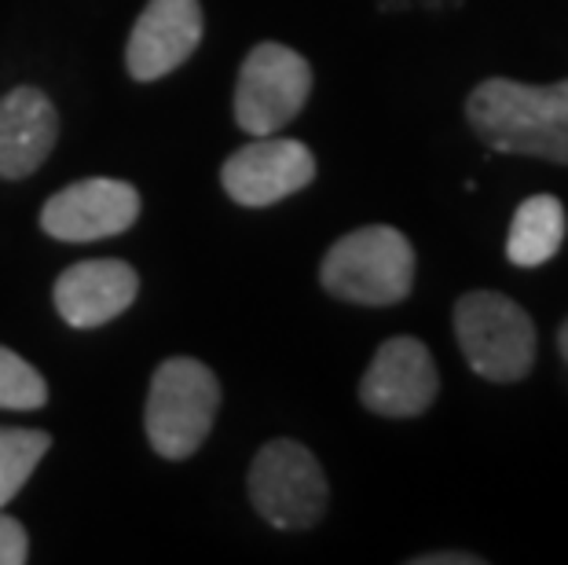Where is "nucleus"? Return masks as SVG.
<instances>
[{"label":"nucleus","mask_w":568,"mask_h":565,"mask_svg":"<svg viewBox=\"0 0 568 565\" xmlns=\"http://www.w3.org/2000/svg\"><path fill=\"white\" fill-rule=\"evenodd\" d=\"M250 503L280 533H305L326 518L331 481L301 441L275 437L250 463Z\"/></svg>","instance_id":"39448f33"},{"label":"nucleus","mask_w":568,"mask_h":565,"mask_svg":"<svg viewBox=\"0 0 568 565\" xmlns=\"http://www.w3.org/2000/svg\"><path fill=\"white\" fill-rule=\"evenodd\" d=\"M312 95L308 59L286 44L250 48L235 85V122L250 137H272L305 111Z\"/></svg>","instance_id":"423d86ee"},{"label":"nucleus","mask_w":568,"mask_h":565,"mask_svg":"<svg viewBox=\"0 0 568 565\" xmlns=\"http://www.w3.org/2000/svg\"><path fill=\"white\" fill-rule=\"evenodd\" d=\"M140 294V275L132 264L103 258V261H81L55 280V309L70 327L92 331L111 323L114 316L136 302Z\"/></svg>","instance_id":"9b49d317"},{"label":"nucleus","mask_w":568,"mask_h":565,"mask_svg":"<svg viewBox=\"0 0 568 565\" xmlns=\"http://www.w3.org/2000/svg\"><path fill=\"white\" fill-rule=\"evenodd\" d=\"M48 448H52V434L44 430L0 426V507L16 500V492L33 477Z\"/></svg>","instance_id":"4468645a"},{"label":"nucleus","mask_w":568,"mask_h":565,"mask_svg":"<svg viewBox=\"0 0 568 565\" xmlns=\"http://www.w3.org/2000/svg\"><path fill=\"white\" fill-rule=\"evenodd\" d=\"M440 371L429 345L410 334H396L378 345V353L359 379V404L382 418H418L437 404Z\"/></svg>","instance_id":"0eeeda50"},{"label":"nucleus","mask_w":568,"mask_h":565,"mask_svg":"<svg viewBox=\"0 0 568 565\" xmlns=\"http://www.w3.org/2000/svg\"><path fill=\"white\" fill-rule=\"evenodd\" d=\"M48 404V382L19 353L0 345V407L8 412H38Z\"/></svg>","instance_id":"2eb2a0df"},{"label":"nucleus","mask_w":568,"mask_h":565,"mask_svg":"<svg viewBox=\"0 0 568 565\" xmlns=\"http://www.w3.org/2000/svg\"><path fill=\"white\" fill-rule=\"evenodd\" d=\"M410 565H485V558L474 551H433V555L410 558Z\"/></svg>","instance_id":"f3484780"},{"label":"nucleus","mask_w":568,"mask_h":565,"mask_svg":"<svg viewBox=\"0 0 568 565\" xmlns=\"http://www.w3.org/2000/svg\"><path fill=\"white\" fill-rule=\"evenodd\" d=\"M30 558V536L11 514L0 507V565H22Z\"/></svg>","instance_id":"dca6fc26"},{"label":"nucleus","mask_w":568,"mask_h":565,"mask_svg":"<svg viewBox=\"0 0 568 565\" xmlns=\"http://www.w3.org/2000/svg\"><path fill=\"white\" fill-rule=\"evenodd\" d=\"M466 122L491 151L568 165V78L528 85L488 78L466 95Z\"/></svg>","instance_id":"f257e3e1"},{"label":"nucleus","mask_w":568,"mask_h":565,"mask_svg":"<svg viewBox=\"0 0 568 565\" xmlns=\"http://www.w3.org/2000/svg\"><path fill=\"white\" fill-rule=\"evenodd\" d=\"M55 140L59 114L41 89L19 85L0 100V180L38 173Z\"/></svg>","instance_id":"f8f14e48"},{"label":"nucleus","mask_w":568,"mask_h":565,"mask_svg":"<svg viewBox=\"0 0 568 565\" xmlns=\"http://www.w3.org/2000/svg\"><path fill=\"white\" fill-rule=\"evenodd\" d=\"M216 407H221V382L202 360H165L151 379L148 412H143L151 448L173 463L195 455L210 437Z\"/></svg>","instance_id":"20e7f679"},{"label":"nucleus","mask_w":568,"mask_h":565,"mask_svg":"<svg viewBox=\"0 0 568 565\" xmlns=\"http://www.w3.org/2000/svg\"><path fill=\"white\" fill-rule=\"evenodd\" d=\"M312 180H316V154L301 140L275 137V132L239 148L221 170V184L232 202L250 210L275 206L305 191Z\"/></svg>","instance_id":"6e6552de"},{"label":"nucleus","mask_w":568,"mask_h":565,"mask_svg":"<svg viewBox=\"0 0 568 565\" xmlns=\"http://www.w3.org/2000/svg\"><path fill=\"white\" fill-rule=\"evenodd\" d=\"M558 353H561V360L568 364V316L561 320V327H558Z\"/></svg>","instance_id":"a211bd4d"},{"label":"nucleus","mask_w":568,"mask_h":565,"mask_svg":"<svg viewBox=\"0 0 568 565\" xmlns=\"http://www.w3.org/2000/svg\"><path fill=\"white\" fill-rule=\"evenodd\" d=\"M565 235H568V218L561 199L528 195L514 210L510 235H506V261L517 264V269H539V264L561 254Z\"/></svg>","instance_id":"ddd939ff"},{"label":"nucleus","mask_w":568,"mask_h":565,"mask_svg":"<svg viewBox=\"0 0 568 565\" xmlns=\"http://www.w3.org/2000/svg\"><path fill=\"white\" fill-rule=\"evenodd\" d=\"M455 342L463 349L469 371L495 386L525 382L536 367L539 334L528 309L503 291H469L452 312Z\"/></svg>","instance_id":"7ed1b4c3"},{"label":"nucleus","mask_w":568,"mask_h":565,"mask_svg":"<svg viewBox=\"0 0 568 565\" xmlns=\"http://www.w3.org/2000/svg\"><path fill=\"white\" fill-rule=\"evenodd\" d=\"M415 246L393 224H364L342 235L320 264V286L359 309L400 305L415 291Z\"/></svg>","instance_id":"f03ea898"},{"label":"nucleus","mask_w":568,"mask_h":565,"mask_svg":"<svg viewBox=\"0 0 568 565\" xmlns=\"http://www.w3.org/2000/svg\"><path fill=\"white\" fill-rule=\"evenodd\" d=\"M140 218V191L114 176H89L55 191L41 210V228L59 243H95L129 232Z\"/></svg>","instance_id":"1a4fd4ad"},{"label":"nucleus","mask_w":568,"mask_h":565,"mask_svg":"<svg viewBox=\"0 0 568 565\" xmlns=\"http://www.w3.org/2000/svg\"><path fill=\"white\" fill-rule=\"evenodd\" d=\"M205 22L199 0H151L140 11L125 44V67L132 81H159L184 67L202 44Z\"/></svg>","instance_id":"9d476101"}]
</instances>
